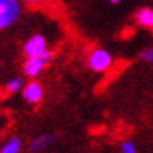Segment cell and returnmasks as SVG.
<instances>
[{"label":"cell","instance_id":"30bf717a","mask_svg":"<svg viewBox=\"0 0 153 153\" xmlns=\"http://www.w3.org/2000/svg\"><path fill=\"white\" fill-rule=\"evenodd\" d=\"M139 58L145 62H149V64H153V47L144 48V50L139 53Z\"/></svg>","mask_w":153,"mask_h":153},{"label":"cell","instance_id":"7a4b0ae2","mask_svg":"<svg viewBox=\"0 0 153 153\" xmlns=\"http://www.w3.org/2000/svg\"><path fill=\"white\" fill-rule=\"evenodd\" d=\"M113 66V56L105 48H94L88 56V67L94 72H106Z\"/></svg>","mask_w":153,"mask_h":153},{"label":"cell","instance_id":"7c38bea8","mask_svg":"<svg viewBox=\"0 0 153 153\" xmlns=\"http://www.w3.org/2000/svg\"><path fill=\"white\" fill-rule=\"evenodd\" d=\"M22 2L28 3V5H44V3L52 2V0H22Z\"/></svg>","mask_w":153,"mask_h":153},{"label":"cell","instance_id":"3957f363","mask_svg":"<svg viewBox=\"0 0 153 153\" xmlns=\"http://www.w3.org/2000/svg\"><path fill=\"white\" fill-rule=\"evenodd\" d=\"M52 61V52L47 50L45 53L39 56H28L24 62V74L30 78H36L38 75L42 74V71L47 67V64Z\"/></svg>","mask_w":153,"mask_h":153},{"label":"cell","instance_id":"4fadbf2b","mask_svg":"<svg viewBox=\"0 0 153 153\" xmlns=\"http://www.w3.org/2000/svg\"><path fill=\"white\" fill-rule=\"evenodd\" d=\"M108 2H109L111 5H119V3L122 2V0H108Z\"/></svg>","mask_w":153,"mask_h":153},{"label":"cell","instance_id":"6da1fadb","mask_svg":"<svg viewBox=\"0 0 153 153\" xmlns=\"http://www.w3.org/2000/svg\"><path fill=\"white\" fill-rule=\"evenodd\" d=\"M22 13L20 0H0V30L14 25Z\"/></svg>","mask_w":153,"mask_h":153},{"label":"cell","instance_id":"5b68a950","mask_svg":"<svg viewBox=\"0 0 153 153\" xmlns=\"http://www.w3.org/2000/svg\"><path fill=\"white\" fill-rule=\"evenodd\" d=\"M22 95H24V100L27 103H30V105H38L44 97V89H42V86H41V83L30 81V83L25 85L24 91H22Z\"/></svg>","mask_w":153,"mask_h":153},{"label":"cell","instance_id":"ba28073f","mask_svg":"<svg viewBox=\"0 0 153 153\" xmlns=\"http://www.w3.org/2000/svg\"><path fill=\"white\" fill-rule=\"evenodd\" d=\"M20 147H22L20 139L19 137H11L3 144V147L0 149V153H19Z\"/></svg>","mask_w":153,"mask_h":153},{"label":"cell","instance_id":"8fae6325","mask_svg":"<svg viewBox=\"0 0 153 153\" xmlns=\"http://www.w3.org/2000/svg\"><path fill=\"white\" fill-rule=\"evenodd\" d=\"M120 153H136V145L131 141H123L120 144Z\"/></svg>","mask_w":153,"mask_h":153},{"label":"cell","instance_id":"9c48e42d","mask_svg":"<svg viewBox=\"0 0 153 153\" xmlns=\"http://www.w3.org/2000/svg\"><path fill=\"white\" fill-rule=\"evenodd\" d=\"M6 91H8L10 94H16V92H20V91H24V88H25V83L24 80L20 78V76H14V78H11L6 81Z\"/></svg>","mask_w":153,"mask_h":153},{"label":"cell","instance_id":"8992f818","mask_svg":"<svg viewBox=\"0 0 153 153\" xmlns=\"http://www.w3.org/2000/svg\"><path fill=\"white\" fill-rule=\"evenodd\" d=\"M136 22L137 25H141L142 28L153 30V8H141L136 13Z\"/></svg>","mask_w":153,"mask_h":153},{"label":"cell","instance_id":"52a82bcc","mask_svg":"<svg viewBox=\"0 0 153 153\" xmlns=\"http://www.w3.org/2000/svg\"><path fill=\"white\" fill-rule=\"evenodd\" d=\"M55 141V136L53 134H41L38 137H34L33 141L30 142V152L31 153H39V152H42L45 147H48L52 142Z\"/></svg>","mask_w":153,"mask_h":153},{"label":"cell","instance_id":"277c9868","mask_svg":"<svg viewBox=\"0 0 153 153\" xmlns=\"http://www.w3.org/2000/svg\"><path fill=\"white\" fill-rule=\"evenodd\" d=\"M48 50V45H47V39L45 36L42 34H33V36L27 41L24 44V48L22 52L27 58L28 56H39V55H42Z\"/></svg>","mask_w":153,"mask_h":153}]
</instances>
